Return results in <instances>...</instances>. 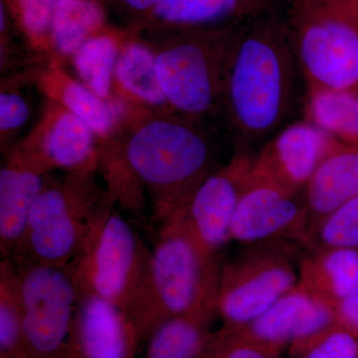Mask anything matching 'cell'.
<instances>
[{
	"label": "cell",
	"instance_id": "obj_6",
	"mask_svg": "<svg viewBox=\"0 0 358 358\" xmlns=\"http://www.w3.org/2000/svg\"><path fill=\"white\" fill-rule=\"evenodd\" d=\"M96 169L73 171L57 182L46 181L13 255L16 260L69 267L110 203L94 182Z\"/></svg>",
	"mask_w": 358,
	"mask_h": 358
},
{
	"label": "cell",
	"instance_id": "obj_23",
	"mask_svg": "<svg viewBox=\"0 0 358 358\" xmlns=\"http://www.w3.org/2000/svg\"><path fill=\"white\" fill-rule=\"evenodd\" d=\"M215 308L171 317L150 333L145 358H203L210 345Z\"/></svg>",
	"mask_w": 358,
	"mask_h": 358
},
{
	"label": "cell",
	"instance_id": "obj_13",
	"mask_svg": "<svg viewBox=\"0 0 358 358\" xmlns=\"http://www.w3.org/2000/svg\"><path fill=\"white\" fill-rule=\"evenodd\" d=\"M96 134L88 124L53 101L46 100L36 126L20 145L47 171L70 173L98 167Z\"/></svg>",
	"mask_w": 358,
	"mask_h": 358
},
{
	"label": "cell",
	"instance_id": "obj_20",
	"mask_svg": "<svg viewBox=\"0 0 358 358\" xmlns=\"http://www.w3.org/2000/svg\"><path fill=\"white\" fill-rule=\"evenodd\" d=\"M303 194L313 245L317 225L339 207L358 196V148L341 145L336 148L322 162Z\"/></svg>",
	"mask_w": 358,
	"mask_h": 358
},
{
	"label": "cell",
	"instance_id": "obj_24",
	"mask_svg": "<svg viewBox=\"0 0 358 358\" xmlns=\"http://www.w3.org/2000/svg\"><path fill=\"white\" fill-rule=\"evenodd\" d=\"M131 33L108 26L87 40L71 58L78 79L103 100L113 101L115 65Z\"/></svg>",
	"mask_w": 358,
	"mask_h": 358
},
{
	"label": "cell",
	"instance_id": "obj_26",
	"mask_svg": "<svg viewBox=\"0 0 358 358\" xmlns=\"http://www.w3.org/2000/svg\"><path fill=\"white\" fill-rule=\"evenodd\" d=\"M0 355L1 358H27L17 275L8 258L2 261L0 272Z\"/></svg>",
	"mask_w": 358,
	"mask_h": 358
},
{
	"label": "cell",
	"instance_id": "obj_28",
	"mask_svg": "<svg viewBox=\"0 0 358 358\" xmlns=\"http://www.w3.org/2000/svg\"><path fill=\"white\" fill-rule=\"evenodd\" d=\"M322 247L358 248V196L339 207L317 225L310 250Z\"/></svg>",
	"mask_w": 358,
	"mask_h": 358
},
{
	"label": "cell",
	"instance_id": "obj_15",
	"mask_svg": "<svg viewBox=\"0 0 358 358\" xmlns=\"http://www.w3.org/2000/svg\"><path fill=\"white\" fill-rule=\"evenodd\" d=\"M141 336L129 313L98 296L80 299L71 350L81 358H134Z\"/></svg>",
	"mask_w": 358,
	"mask_h": 358
},
{
	"label": "cell",
	"instance_id": "obj_3",
	"mask_svg": "<svg viewBox=\"0 0 358 358\" xmlns=\"http://www.w3.org/2000/svg\"><path fill=\"white\" fill-rule=\"evenodd\" d=\"M220 268L215 257L197 243L180 215L164 220L148 256L143 288L129 313L141 338L171 317L216 310Z\"/></svg>",
	"mask_w": 358,
	"mask_h": 358
},
{
	"label": "cell",
	"instance_id": "obj_5",
	"mask_svg": "<svg viewBox=\"0 0 358 358\" xmlns=\"http://www.w3.org/2000/svg\"><path fill=\"white\" fill-rule=\"evenodd\" d=\"M307 93L358 90V7L350 0H289L285 18Z\"/></svg>",
	"mask_w": 358,
	"mask_h": 358
},
{
	"label": "cell",
	"instance_id": "obj_18",
	"mask_svg": "<svg viewBox=\"0 0 358 358\" xmlns=\"http://www.w3.org/2000/svg\"><path fill=\"white\" fill-rule=\"evenodd\" d=\"M31 80L46 100L57 103L83 120L98 141L110 140L119 133L124 114V103L115 99L106 101L96 96L66 71L60 58H49L43 68L31 72Z\"/></svg>",
	"mask_w": 358,
	"mask_h": 358
},
{
	"label": "cell",
	"instance_id": "obj_17",
	"mask_svg": "<svg viewBox=\"0 0 358 358\" xmlns=\"http://www.w3.org/2000/svg\"><path fill=\"white\" fill-rule=\"evenodd\" d=\"M273 13L274 0H159L143 23L164 35L242 24Z\"/></svg>",
	"mask_w": 358,
	"mask_h": 358
},
{
	"label": "cell",
	"instance_id": "obj_30",
	"mask_svg": "<svg viewBox=\"0 0 358 358\" xmlns=\"http://www.w3.org/2000/svg\"><path fill=\"white\" fill-rule=\"evenodd\" d=\"M280 352L223 327L213 336L203 358H279Z\"/></svg>",
	"mask_w": 358,
	"mask_h": 358
},
{
	"label": "cell",
	"instance_id": "obj_9",
	"mask_svg": "<svg viewBox=\"0 0 358 358\" xmlns=\"http://www.w3.org/2000/svg\"><path fill=\"white\" fill-rule=\"evenodd\" d=\"M9 259V258H8ZM27 358L51 357L69 348L80 303L69 268L15 260Z\"/></svg>",
	"mask_w": 358,
	"mask_h": 358
},
{
	"label": "cell",
	"instance_id": "obj_31",
	"mask_svg": "<svg viewBox=\"0 0 358 358\" xmlns=\"http://www.w3.org/2000/svg\"><path fill=\"white\" fill-rule=\"evenodd\" d=\"M13 83H2L0 92V141L6 145L25 126L30 117L29 103Z\"/></svg>",
	"mask_w": 358,
	"mask_h": 358
},
{
	"label": "cell",
	"instance_id": "obj_7",
	"mask_svg": "<svg viewBox=\"0 0 358 358\" xmlns=\"http://www.w3.org/2000/svg\"><path fill=\"white\" fill-rule=\"evenodd\" d=\"M148 256L131 224L109 203L68 268L80 296H100L129 313L143 288Z\"/></svg>",
	"mask_w": 358,
	"mask_h": 358
},
{
	"label": "cell",
	"instance_id": "obj_19",
	"mask_svg": "<svg viewBox=\"0 0 358 358\" xmlns=\"http://www.w3.org/2000/svg\"><path fill=\"white\" fill-rule=\"evenodd\" d=\"M134 31L124 42L115 65L113 100L138 109L171 113L160 86L155 48Z\"/></svg>",
	"mask_w": 358,
	"mask_h": 358
},
{
	"label": "cell",
	"instance_id": "obj_11",
	"mask_svg": "<svg viewBox=\"0 0 358 358\" xmlns=\"http://www.w3.org/2000/svg\"><path fill=\"white\" fill-rule=\"evenodd\" d=\"M254 154L235 145L228 162L202 181L185 206L174 214L185 220L188 229L209 255L216 254L231 240L238 202L253 166Z\"/></svg>",
	"mask_w": 358,
	"mask_h": 358
},
{
	"label": "cell",
	"instance_id": "obj_2",
	"mask_svg": "<svg viewBox=\"0 0 358 358\" xmlns=\"http://www.w3.org/2000/svg\"><path fill=\"white\" fill-rule=\"evenodd\" d=\"M124 107L121 129L126 136L113 150L129 176L148 188L155 218L164 222L217 169L215 145L202 122L173 113Z\"/></svg>",
	"mask_w": 358,
	"mask_h": 358
},
{
	"label": "cell",
	"instance_id": "obj_34",
	"mask_svg": "<svg viewBox=\"0 0 358 358\" xmlns=\"http://www.w3.org/2000/svg\"><path fill=\"white\" fill-rule=\"evenodd\" d=\"M45 358H81L77 355L74 350H71L70 348H66L63 352L56 353V355H51V357Z\"/></svg>",
	"mask_w": 358,
	"mask_h": 358
},
{
	"label": "cell",
	"instance_id": "obj_4",
	"mask_svg": "<svg viewBox=\"0 0 358 358\" xmlns=\"http://www.w3.org/2000/svg\"><path fill=\"white\" fill-rule=\"evenodd\" d=\"M245 25L162 35L154 48L160 86L171 113L202 124L221 114Z\"/></svg>",
	"mask_w": 358,
	"mask_h": 358
},
{
	"label": "cell",
	"instance_id": "obj_1",
	"mask_svg": "<svg viewBox=\"0 0 358 358\" xmlns=\"http://www.w3.org/2000/svg\"><path fill=\"white\" fill-rule=\"evenodd\" d=\"M306 96L285 20L273 13L246 23L221 110L235 145L252 150L270 140L303 113Z\"/></svg>",
	"mask_w": 358,
	"mask_h": 358
},
{
	"label": "cell",
	"instance_id": "obj_32",
	"mask_svg": "<svg viewBox=\"0 0 358 358\" xmlns=\"http://www.w3.org/2000/svg\"><path fill=\"white\" fill-rule=\"evenodd\" d=\"M334 310L338 324L358 336V294L341 301Z\"/></svg>",
	"mask_w": 358,
	"mask_h": 358
},
{
	"label": "cell",
	"instance_id": "obj_12",
	"mask_svg": "<svg viewBox=\"0 0 358 358\" xmlns=\"http://www.w3.org/2000/svg\"><path fill=\"white\" fill-rule=\"evenodd\" d=\"M341 145L303 117L266 141L254 155V166L289 192L303 193L322 162Z\"/></svg>",
	"mask_w": 358,
	"mask_h": 358
},
{
	"label": "cell",
	"instance_id": "obj_16",
	"mask_svg": "<svg viewBox=\"0 0 358 358\" xmlns=\"http://www.w3.org/2000/svg\"><path fill=\"white\" fill-rule=\"evenodd\" d=\"M47 173L20 145L7 152L0 171V246L6 258L13 257L22 241Z\"/></svg>",
	"mask_w": 358,
	"mask_h": 358
},
{
	"label": "cell",
	"instance_id": "obj_14",
	"mask_svg": "<svg viewBox=\"0 0 358 358\" xmlns=\"http://www.w3.org/2000/svg\"><path fill=\"white\" fill-rule=\"evenodd\" d=\"M336 322L334 306L298 284L253 322L231 329L257 343L282 350L284 345L308 341Z\"/></svg>",
	"mask_w": 358,
	"mask_h": 358
},
{
	"label": "cell",
	"instance_id": "obj_29",
	"mask_svg": "<svg viewBox=\"0 0 358 358\" xmlns=\"http://www.w3.org/2000/svg\"><path fill=\"white\" fill-rule=\"evenodd\" d=\"M293 358H358V336L336 322L326 331L291 345Z\"/></svg>",
	"mask_w": 358,
	"mask_h": 358
},
{
	"label": "cell",
	"instance_id": "obj_21",
	"mask_svg": "<svg viewBox=\"0 0 358 358\" xmlns=\"http://www.w3.org/2000/svg\"><path fill=\"white\" fill-rule=\"evenodd\" d=\"M299 284L336 307L358 294V248L322 247L301 256Z\"/></svg>",
	"mask_w": 358,
	"mask_h": 358
},
{
	"label": "cell",
	"instance_id": "obj_22",
	"mask_svg": "<svg viewBox=\"0 0 358 358\" xmlns=\"http://www.w3.org/2000/svg\"><path fill=\"white\" fill-rule=\"evenodd\" d=\"M108 26L105 0H56L51 23L52 56L61 60L72 58L87 40Z\"/></svg>",
	"mask_w": 358,
	"mask_h": 358
},
{
	"label": "cell",
	"instance_id": "obj_8",
	"mask_svg": "<svg viewBox=\"0 0 358 358\" xmlns=\"http://www.w3.org/2000/svg\"><path fill=\"white\" fill-rule=\"evenodd\" d=\"M298 247L286 241L246 245L220 268L216 313L224 327L246 326L299 284Z\"/></svg>",
	"mask_w": 358,
	"mask_h": 358
},
{
	"label": "cell",
	"instance_id": "obj_25",
	"mask_svg": "<svg viewBox=\"0 0 358 358\" xmlns=\"http://www.w3.org/2000/svg\"><path fill=\"white\" fill-rule=\"evenodd\" d=\"M303 117L341 145L358 148V90L307 93Z\"/></svg>",
	"mask_w": 358,
	"mask_h": 358
},
{
	"label": "cell",
	"instance_id": "obj_27",
	"mask_svg": "<svg viewBox=\"0 0 358 358\" xmlns=\"http://www.w3.org/2000/svg\"><path fill=\"white\" fill-rule=\"evenodd\" d=\"M28 48L53 55L51 23L56 0H1Z\"/></svg>",
	"mask_w": 358,
	"mask_h": 358
},
{
	"label": "cell",
	"instance_id": "obj_10",
	"mask_svg": "<svg viewBox=\"0 0 358 358\" xmlns=\"http://www.w3.org/2000/svg\"><path fill=\"white\" fill-rule=\"evenodd\" d=\"M231 239L244 245L286 241L312 248L303 193L289 192L252 166L233 219Z\"/></svg>",
	"mask_w": 358,
	"mask_h": 358
},
{
	"label": "cell",
	"instance_id": "obj_35",
	"mask_svg": "<svg viewBox=\"0 0 358 358\" xmlns=\"http://www.w3.org/2000/svg\"><path fill=\"white\" fill-rule=\"evenodd\" d=\"M350 1H352L353 4L358 7V0H350Z\"/></svg>",
	"mask_w": 358,
	"mask_h": 358
},
{
	"label": "cell",
	"instance_id": "obj_33",
	"mask_svg": "<svg viewBox=\"0 0 358 358\" xmlns=\"http://www.w3.org/2000/svg\"><path fill=\"white\" fill-rule=\"evenodd\" d=\"M115 1L129 13L140 16L143 22L154 10L159 0H115Z\"/></svg>",
	"mask_w": 358,
	"mask_h": 358
}]
</instances>
